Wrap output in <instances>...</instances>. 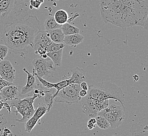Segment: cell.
<instances>
[{"instance_id": "cell-1", "label": "cell", "mask_w": 148, "mask_h": 136, "mask_svg": "<svg viewBox=\"0 0 148 136\" xmlns=\"http://www.w3.org/2000/svg\"><path fill=\"white\" fill-rule=\"evenodd\" d=\"M100 8L105 23L125 31L134 26L148 30V0H100Z\"/></svg>"}, {"instance_id": "cell-33", "label": "cell", "mask_w": 148, "mask_h": 136, "mask_svg": "<svg viewBox=\"0 0 148 136\" xmlns=\"http://www.w3.org/2000/svg\"><path fill=\"white\" fill-rule=\"evenodd\" d=\"M7 124V119L2 114L0 113V125H5Z\"/></svg>"}, {"instance_id": "cell-28", "label": "cell", "mask_w": 148, "mask_h": 136, "mask_svg": "<svg viewBox=\"0 0 148 136\" xmlns=\"http://www.w3.org/2000/svg\"><path fill=\"white\" fill-rule=\"evenodd\" d=\"M9 52V48L5 45H0V60L5 58Z\"/></svg>"}, {"instance_id": "cell-5", "label": "cell", "mask_w": 148, "mask_h": 136, "mask_svg": "<svg viewBox=\"0 0 148 136\" xmlns=\"http://www.w3.org/2000/svg\"><path fill=\"white\" fill-rule=\"evenodd\" d=\"M38 97L37 95L33 94L32 97H27L23 99L17 98L12 100L10 104V107L11 108H15L16 113L22 116L21 119H14V120L20 122H27L34 113L35 109L33 104L35 99Z\"/></svg>"}, {"instance_id": "cell-37", "label": "cell", "mask_w": 148, "mask_h": 136, "mask_svg": "<svg viewBox=\"0 0 148 136\" xmlns=\"http://www.w3.org/2000/svg\"><path fill=\"white\" fill-rule=\"evenodd\" d=\"M4 107V102L2 99H0V111Z\"/></svg>"}, {"instance_id": "cell-25", "label": "cell", "mask_w": 148, "mask_h": 136, "mask_svg": "<svg viewBox=\"0 0 148 136\" xmlns=\"http://www.w3.org/2000/svg\"><path fill=\"white\" fill-rule=\"evenodd\" d=\"M33 71L34 72L35 75L37 78L38 81L40 83V84L42 86V88L44 90H51L53 88H54V83L49 82L46 80L44 79L43 78L39 77L37 74L35 73L34 71L33 70Z\"/></svg>"}, {"instance_id": "cell-29", "label": "cell", "mask_w": 148, "mask_h": 136, "mask_svg": "<svg viewBox=\"0 0 148 136\" xmlns=\"http://www.w3.org/2000/svg\"><path fill=\"white\" fill-rule=\"evenodd\" d=\"M96 120L95 118H90L87 122V127L89 130H92L96 126Z\"/></svg>"}, {"instance_id": "cell-14", "label": "cell", "mask_w": 148, "mask_h": 136, "mask_svg": "<svg viewBox=\"0 0 148 136\" xmlns=\"http://www.w3.org/2000/svg\"><path fill=\"white\" fill-rule=\"evenodd\" d=\"M148 118L141 119L130 128V132L132 136H148Z\"/></svg>"}, {"instance_id": "cell-10", "label": "cell", "mask_w": 148, "mask_h": 136, "mask_svg": "<svg viewBox=\"0 0 148 136\" xmlns=\"http://www.w3.org/2000/svg\"><path fill=\"white\" fill-rule=\"evenodd\" d=\"M47 112H49L48 108L44 103L37 105L33 115L25 122V131L26 132L30 133L40 119Z\"/></svg>"}, {"instance_id": "cell-36", "label": "cell", "mask_w": 148, "mask_h": 136, "mask_svg": "<svg viewBox=\"0 0 148 136\" xmlns=\"http://www.w3.org/2000/svg\"><path fill=\"white\" fill-rule=\"evenodd\" d=\"M4 107L6 108V109L9 112V113H11V108L10 107V106L7 103H4Z\"/></svg>"}, {"instance_id": "cell-31", "label": "cell", "mask_w": 148, "mask_h": 136, "mask_svg": "<svg viewBox=\"0 0 148 136\" xmlns=\"http://www.w3.org/2000/svg\"><path fill=\"white\" fill-rule=\"evenodd\" d=\"M41 5V3L37 2L35 0H30V6L33 8L36 9H39L40 6Z\"/></svg>"}, {"instance_id": "cell-13", "label": "cell", "mask_w": 148, "mask_h": 136, "mask_svg": "<svg viewBox=\"0 0 148 136\" xmlns=\"http://www.w3.org/2000/svg\"><path fill=\"white\" fill-rule=\"evenodd\" d=\"M51 42L47 32L40 30L35 38L33 48L35 50L38 49H43L47 51V48Z\"/></svg>"}, {"instance_id": "cell-19", "label": "cell", "mask_w": 148, "mask_h": 136, "mask_svg": "<svg viewBox=\"0 0 148 136\" xmlns=\"http://www.w3.org/2000/svg\"><path fill=\"white\" fill-rule=\"evenodd\" d=\"M63 54V49H62L56 52H47L46 54L51 60L55 67H60L62 65Z\"/></svg>"}, {"instance_id": "cell-30", "label": "cell", "mask_w": 148, "mask_h": 136, "mask_svg": "<svg viewBox=\"0 0 148 136\" xmlns=\"http://www.w3.org/2000/svg\"><path fill=\"white\" fill-rule=\"evenodd\" d=\"M12 84H14V83L9 82L8 81L3 79V78L0 76V92L3 88Z\"/></svg>"}, {"instance_id": "cell-12", "label": "cell", "mask_w": 148, "mask_h": 136, "mask_svg": "<svg viewBox=\"0 0 148 136\" xmlns=\"http://www.w3.org/2000/svg\"><path fill=\"white\" fill-rule=\"evenodd\" d=\"M21 88L15 85L14 84L7 86L1 90L0 97L4 101L16 99L21 95Z\"/></svg>"}, {"instance_id": "cell-21", "label": "cell", "mask_w": 148, "mask_h": 136, "mask_svg": "<svg viewBox=\"0 0 148 136\" xmlns=\"http://www.w3.org/2000/svg\"><path fill=\"white\" fill-rule=\"evenodd\" d=\"M60 29L65 36L79 33L80 29L69 23H66L62 25Z\"/></svg>"}, {"instance_id": "cell-16", "label": "cell", "mask_w": 148, "mask_h": 136, "mask_svg": "<svg viewBox=\"0 0 148 136\" xmlns=\"http://www.w3.org/2000/svg\"><path fill=\"white\" fill-rule=\"evenodd\" d=\"M71 77L69 78V83L71 84H79L85 81L86 79V71L82 69L77 67L71 70Z\"/></svg>"}, {"instance_id": "cell-3", "label": "cell", "mask_w": 148, "mask_h": 136, "mask_svg": "<svg viewBox=\"0 0 148 136\" xmlns=\"http://www.w3.org/2000/svg\"><path fill=\"white\" fill-rule=\"evenodd\" d=\"M29 9L27 0H0V24L5 26L25 20Z\"/></svg>"}, {"instance_id": "cell-35", "label": "cell", "mask_w": 148, "mask_h": 136, "mask_svg": "<svg viewBox=\"0 0 148 136\" xmlns=\"http://www.w3.org/2000/svg\"><path fill=\"white\" fill-rule=\"evenodd\" d=\"M88 94V91H86L85 90H80V91L79 92V95L81 97H84L87 95Z\"/></svg>"}, {"instance_id": "cell-11", "label": "cell", "mask_w": 148, "mask_h": 136, "mask_svg": "<svg viewBox=\"0 0 148 136\" xmlns=\"http://www.w3.org/2000/svg\"><path fill=\"white\" fill-rule=\"evenodd\" d=\"M16 71L8 60L0 61V76L9 82L13 83L15 78Z\"/></svg>"}, {"instance_id": "cell-6", "label": "cell", "mask_w": 148, "mask_h": 136, "mask_svg": "<svg viewBox=\"0 0 148 136\" xmlns=\"http://www.w3.org/2000/svg\"><path fill=\"white\" fill-rule=\"evenodd\" d=\"M82 107L84 113L89 118H96L100 112L109 106V99L97 100L87 95L82 97Z\"/></svg>"}, {"instance_id": "cell-38", "label": "cell", "mask_w": 148, "mask_h": 136, "mask_svg": "<svg viewBox=\"0 0 148 136\" xmlns=\"http://www.w3.org/2000/svg\"><path fill=\"white\" fill-rule=\"evenodd\" d=\"M0 134H1V131H0Z\"/></svg>"}, {"instance_id": "cell-20", "label": "cell", "mask_w": 148, "mask_h": 136, "mask_svg": "<svg viewBox=\"0 0 148 136\" xmlns=\"http://www.w3.org/2000/svg\"><path fill=\"white\" fill-rule=\"evenodd\" d=\"M55 20L58 24L63 25L67 23L69 20V14L67 12L64 10H60L55 13Z\"/></svg>"}, {"instance_id": "cell-27", "label": "cell", "mask_w": 148, "mask_h": 136, "mask_svg": "<svg viewBox=\"0 0 148 136\" xmlns=\"http://www.w3.org/2000/svg\"><path fill=\"white\" fill-rule=\"evenodd\" d=\"M69 85V83L68 79L63 80V81H60L59 82L54 83V88L56 90V92L54 94V99L60 90H61L62 89L65 88L66 86H67V85Z\"/></svg>"}, {"instance_id": "cell-7", "label": "cell", "mask_w": 148, "mask_h": 136, "mask_svg": "<svg viewBox=\"0 0 148 136\" xmlns=\"http://www.w3.org/2000/svg\"><path fill=\"white\" fill-rule=\"evenodd\" d=\"M81 90L79 84H71L60 90L54 99V102L65 103L69 104L77 103L82 97L79 95Z\"/></svg>"}, {"instance_id": "cell-8", "label": "cell", "mask_w": 148, "mask_h": 136, "mask_svg": "<svg viewBox=\"0 0 148 136\" xmlns=\"http://www.w3.org/2000/svg\"><path fill=\"white\" fill-rule=\"evenodd\" d=\"M125 109L122 106L112 104L98 115L104 117L110 124V127L114 129L119 127L123 123L125 117Z\"/></svg>"}, {"instance_id": "cell-22", "label": "cell", "mask_w": 148, "mask_h": 136, "mask_svg": "<svg viewBox=\"0 0 148 136\" xmlns=\"http://www.w3.org/2000/svg\"><path fill=\"white\" fill-rule=\"evenodd\" d=\"M44 26L45 27V31H49L51 30H53L55 29H59L60 28L61 25L58 24V23L55 21L54 17L53 16H50L48 17L45 20Z\"/></svg>"}, {"instance_id": "cell-18", "label": "cell", "mask_w": 148, "mask_h": 136, "mask_svg": "<svg viewBox=\"0 0 148 136\" xmlns=\"http://www.w3.org/2000/svg\"><path fill=\"white\" fill-rule=\"evenodd\" d=\"M50 39L55 43H63L64 34L60 28L46 31Z\"/></svg>"}, {"instance_id": "cell-32", "label": "cell", "mask_w": 148, "mask_h": 136, "mask_svg": "<svg viewBox=\"0 0 148 136\" xmlns=\"http://www.w3.org/2000/svg\"><path fill=\"white\" fill-rule=\"evenodd\" d=\"M2 136H13V135L9 128H4L3 130Z\"/></svg>"}, {"instance_id": "cell-23", "label": "cell", "mask_w": 148, "mask_h": 136, "mask_svg": "<svg viewBox=\"0 0 148 136\" xmlns=\"http://www.w3.org/2000/svg\"><path fill=\"white\" fill-rule=\"evenodd\" d=\"M56 92L52 91V90L49 91H46L44 96V103L46 105L48 108V111H50L53 106L54 102V94Z\"/></svg>"}, {"instance_id": "cell-9", "label": "cell", "mask_w": 148, "mask_h": 136, "mask_svg": "<svg viewBox=\"0 0 148 136\" xmlns=\"http://www.w3.org/2000/svg\"><path fill=\"white\" fill-rule=\"evenodd\" d=\"M32 64L34 67L33 70L35 73L41 78L47 77L52 72L56 70L54 63L49 57L36 58L32 61Z\"/></svg>"}, {"instance_id": "cell-39", "label": "cell", "mask_w": 148, "mask_h": 136, "mask_svg": "<svg viewBox=\"0 0 148 136\" xmlns=\"http://www.w3.org/2000/svg\"></svg>"}, {"instance_id": "cell-24", "label": "cell", "mask_w": 148, "mask_h": 136, "mask_svg": "<svg viewBox=\"0 0 148 136\" xmlns=\"http://www.w3.org/2000/svg\"><path fill=\"white\" fill-rule=\"evenodd\" d=\"M95 118L96 120V125L100 129L106 130L110 127L108 120L102 115H98Z\"/></svg>"}, {"instance_id": "cell-15", "label": "cell", "mask_w": 148, "mask_h": 136, "mask_svg": "<svg viewBox=\"0 0 148 136\" xmlns=\"http://www.w3.org/2000/svg\"><path fill=\"white\" fill-rule=\"evenodd\" d=\"M23 71L27 75V81L26 85L21 88L20 94L21 95H24L32 92L37 88V83L36 81V77L34 72L33 71V73L27 71L25 68H23Z\"/></svg>"}, {"instance_id": "cell-26", "label": "cell", "mask_w": 148, "mask_h": 136, "mask_svg": "<svg viewBox=\"0 0 148 136\" xmlns=\"http://www.w3.org/2000/svg\"><path fill=\"white\" fill-rule=\"evenodd\" d=\"M64 43H55L51 42V44L47 48V52H53L58 51L65 47Z\"/></svg>"}, {"instance_id": "cell-4", "label": "cell", "mask_w": 148, "mask_h": 136, "mask_svg": "<svg viewBox=\"0 0 148 136\" xmlns=\"http://www.w3.org/2000/svg\"><path fill=\"white\" fill-rule=\"evenodd\" d=\"M87 96L99 101L112 99L119 102L125 109V95L121 88L110 82H102L88 87Z\"/></svg>"}, {"instance_id": "cell-34", "label": "cell", "mask_w": 148, "mask_h": 136, "mask_svg": "<svg viewBox=\"0 0 148 136\" xmlns=\"http://www.w3.org/2000/svg\"><path fill=\"white\" fill-rule=\"evenodd\" d=\"M80 88L83 90H85L86 91H88V86L87 85V83L85 81L83 82L80 84Z\"/></svg>"}, {"instance_id": "cell-17", "label": "cell", "mask_w": 148, "mask_h": 136, "mask_svg": "<svg viewBox=\"0 0 148 136\" xmlns=\"http://www.w3.org/2000/svg\"><path fill=\"white\" fill-rule=\"evenodd\" d=\"M84 40V37L79 33L73 34L70 35L65 36L63 43L69 46H74L82 43Z\"/></svg>"}, {"instance_id": "cell-2", "label": "cell", "mask_w": 148, "mask_h": 136, "mask_svg": "<svg viewBox=\"0 0 148 136\" xmlns=\"http://www.w3.org/2000/svg\"><path fill=\"white\" fill-rule=\"evenodd\" d=\"M40 31V22L37 17L29 15L25 20L4 26L1 39L9 48L15 53L33 48L34 40Z\"/></svg>"}]
</instances>
